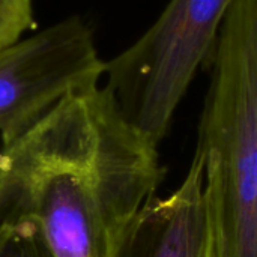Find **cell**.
Wrapping results in <instances>:
<instances>
[{
  "instance_id": "cell-1",
  "label": "cell",
  "mask_w": 257,
  "mask_h": 257,
  "mask_svg": "<svg viewBox=\"0 0 257 257\" xmlns=\"http://www.w3.org/2000/svg\"><path fill=\"white\" fill-rule=\"evenodd\" d=\"M158 143L99 84L0 148V215L35 221L57 257H110L164 178Z\"/></svg>"
},
{
  "instance_id": "cell-2",
  "label": "cell",
  "mask_w": 257,
  "mask_h": 257,
  "mask_svg": "<svg viewBox=\"0 0 257 257\" xmlns=\"http://www.w3.org/2000/svg\"><path fill=\"white\" fill-rule=\"evenodd\" d=\"M197 133L211 257H257V0H235L206 62Z\"/></svg>"
},
{
  "instance_id": "cell-3",
  "label": "cell",
  "mask_w": 257,
  "mask_h": 257,
  "mask_svg": "<svg viewBox=\"0 0 257 257\" xmlns=\"http://www.w3.org/2000/svg\"><path fill=\"white\" fill-rule=\"evenodd\" d=\"M233 2L169 0L136 42L105 62L101 86L155 143L169 133L196 72L206 65Z\"/></svg>"
},
{
  "instance_id": "cell-4",
  "label": "cell",
  "mask_w": 257,
  "mask_h": 257,
  "mask_svg": "<svg viewBox=\"0 0 257 257\" xmlns=\"http://www.w3.org/2000/svg\"><path fill=\"white\" fill-rule=\"evenodd\" d=\"M92 26L71 15L0 48V137L8 145L66 95L101 83Z\"/></svg>"
},
{
  "instance_id": "cell-5",
  "label": "cell",
  "mask_w": 257,
  "mask_h": 257,
  "mask_svg": "<svg viewBox=\"0 0 257 257\" xmlns=\"http://www.w3.org/2000/svg\"><path fill=\"white\" fill-rule=\"evenodd\" d=\"M110 257H211L203 167L194 154L181 185L151 197L122 229Z\"/></svg>"
},
{
  "instance_id": "cell-6",
  "label": "cell",
  "mask_w": 257,
  "mask_h": 257,
  "mask_svg": "<svg viewBox=\"0 0 257 257\" xmlns=\"http://www.w3.org/2000/svg\"><path fill=\"white\" fill-rule=\"evenodd\" d=\"M0 257L57 256L35 221L0 215Z\"/></svg>"
},
{
  "instance_id": "cell-7",
  "label": "cell",
  "mask_w": 257,
  "mask_h": 257,
  "mask_svg": "<svg viewBox=\"0 0 257 257\" xmlns=\"http://www.w3.org/2000/svg\"><path fill=\"white\" fill-rule=\"evenodd\" d=\"M35 27L33 0H0V48Z\"/></svg>"
}]
</instances>
